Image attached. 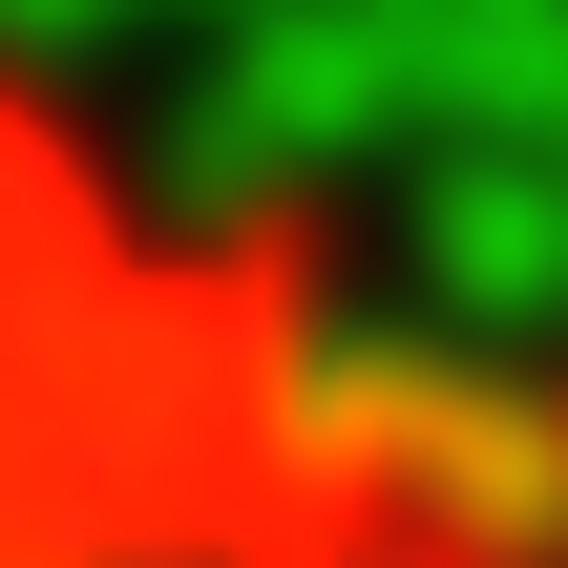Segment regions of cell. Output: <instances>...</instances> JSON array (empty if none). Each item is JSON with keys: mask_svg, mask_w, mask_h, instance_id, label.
Segmentation results:
<instances>
[{"mask_svg": "<svg viewBox=\"0 0 568 568\" xmlns=\"http://www.w3.org/2000/svg\"><path fill=\"white\" fill-rule=\"evenodd\" d=\"M0 568H568V506L274 190L0 63Z\"/></svg>", "mask_w": 568, "mask_h": 568, "instance_id": "6da1fadb", "label": "cell"}, {"mask_svg": "<svg viewBox=\"0 0 568 568\" xmlns=\"http://www.w3.org/2000/svg\"><path fill=\"white\" fill-rule=\"evenodd\" d=\"M548 506H568V422H548Z\"/></svg>", "mask_w": 568, "mask_h": 568, "instance_id": "7a4b0ae2", "label": "cell"}]
</instances>
